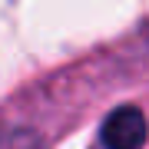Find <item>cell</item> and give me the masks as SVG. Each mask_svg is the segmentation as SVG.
<instances>
[{"mask_svg":"<svg viewBox=\"0 0 149 149\" xmlns=\"http://www.w3.org/2000/svg\"><path fill=\"white\" fill-rule=\"evenodd\" d=\"M100 139L106 149H143L146 139H149L146 116L136 106L113 109L106 116V123H103V129H100Z\"/></svg>","mask_w":149,"mask_h":149,"instance_id":"6da1fadb","label":"cell"}]
</instances>
